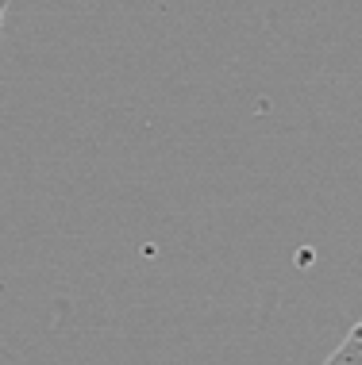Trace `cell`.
Segmentation results:
<instances>
[{"label":"cell","instance_id":"obj_2","mask_svg":"<svg viewBox=\"0 0 362 365\" xmlns=\"http://www.w3.org/2000/svg\"><path fill=\"white\" fill-rule=\"evenodd\" d=\"M4 12H8V0H0V35H4Z\"/></svg>","mask_w":362,"mask_h":365},{"label":"cell","instance_id":"obj_1","mask_svg":"<svg viewBox=\"0 0 362 365\" xmlns=\"http://www.w3.org/2000/svg\"><path fill=\"white\" fill-rule=\"evenodd\" d=\"M324 365H362V319L347 331V339L331 350V358Z\"/></svg>","mask_w":362,"mask_h":365}]
</instances>
